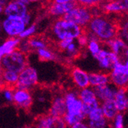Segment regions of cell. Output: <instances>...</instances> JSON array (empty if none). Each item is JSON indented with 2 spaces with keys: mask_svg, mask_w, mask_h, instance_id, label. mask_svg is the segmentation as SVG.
<instances>
[{
  "mask_svg": "<svg viewBox=\"0 0 128 128\" xmlns=\"http://www.w3.org/2000/svg\"><path fill=\"white\" fill-rule=\"evenodd\" d=\"M76 2L79 6L88 8L100 5L105 2V0H76Z\"/></svg>",
  "mask_w": 128,
  "mask_h": 128,
  "instance_id": "obj_30",
  "label": "cell"
},
{
  "mask_svg": "<svg viewBox=\"0 0 128 128\" xmlns=\"http://www.w3.org/2000/svg\"><path fill=\"white\" fill-rule=\"evenodd\" d=\"M110 84L117 88H126L128 84V61L118 62L110 72Z\"/></svg>",
  "mask_w": 128,
  "mask_h": 128,
  "instance_id": "obj_6",
  "label": "cell"
},
{
  "mask_svg": "<svg viewBox=\"0 0 128 128\" xmlns=\"http://www.w3.org/2000/svg\"><path fill=\"white\" fill-rule=\"evenodd\" d=\"M38 58L42 61H52L55 59V54L48 48L37 50Z\"/></svg>",
  "mask_w": 128,
  "mask_h": 128,
  "instance_id": "obj_28",
  "label": "cell"
},
{
  "mask_svg": "<svg viewBox=\"0 0 128 128\" xmlns=\"http://www.w3.org/2000/svg\"><path fill=\"white\" fill-rule=\"evenodd\" d=\"M50 32L52 37L58 42L64 39H77L84 33V28L64 18H58L52 23Z\"/></svg>",
  "mask_w": 128,
  "mask_h": 128,
  "instance_id": "obj_3",
  "label": "cell"
},
{
  "mask_svg": "<svg viewBox=\"0 0 128 128\" xmlns=\"http://www.w3.org/2000/svg\"><path fill=\"white\" fill-rule=\"evenodd\" d=\"M28 42L31 50H39L43 48H48V44L44 38L37 36H32L28 38Z\"/></svg>",
  "mask_w": 128,
  "mask_h": 128,
  "instance_id": "obj_26",
  "label": "cell"
},
{
  "mask_svg": "<svg viewBox=\"0 0 128 128\" xmlns=\"http://www.w3.org/2000/svg\"><path fill=\"white\" fill-rule=\"evenodd\" d=\"M74 40L73 39H64V40H62L60 42H58V48L63 51H64L66 49V48L68 46L71 44Z\"/></svg>",
  "mask_w": 128,
  "mask_h": 128,
  "instance_id": "obj_36",
  "label": "cell"
},
{
  "mask_svg": "<svg viewBox=\"0 0 128 128\" xmlns=\"http://www.w3.org/2000/svg\"><path fill=\"white\" fill-rule=\"evenodd\" d=\"M3 9H4V6L2 5H0V14L3 12Z\"/></svg>",
  "mask_w": 128,
  "mask_h": 128,
  "instance_id": "obj_40",
  "label": "cell"
},
{
  "mask_svg": "<svg viewBox=\"0 0 128 128\" xmlns=\"http://www.w3.org/2000/svg\"><path fill=\"white\" fill-rule=\"evenodd\" d=\"M66 114V106L63 94H57L52 99L48 114L55 118H63Z\"/></svg>",
  "mask_w": 128,
  "mask_h": 128,
  "instance_id": "obj_15",
  "label": "cell"
},
{
  "mask_svg": "<svg viewBox=\"0 0 128 128\" xmlns=\"http://www.w3.org/2000/svg\"><path fill=\"white\" fill-rule=\"evenodd\" d=\"M76 0H54V3H66L70 2H74Z\"/></svg>",
  "mask_w": 128,
  "mask_h": 128,
  "instance_id": "obj_39",
  "label": "cell"
},
{
  "mask_svg": "<svg viewBox=\"0 0 128 128\" xmlns=\"http://www.w3.org/2000/svg\"><path fill=\"white\" fill-rule=\"evenodd\" d=\"M27 66L28 58L26 54H24L18 49L2 57L0 64V68L2 70L13 72L17 74H19Z\"/></svg>",
  "mask_w": 128,
  "mask_h": 128,
  "instance_id": "obj_4",
  "label": "cell"
},
{
  "mask_svg": "<svg viewBox=\"0 0 128 128\" xmlns=\"http://www.w3.org/2000/svg\"><path fill=\"white\" fill-rule=\"evenodd\" d=\"M17 49L23 52L24 54H27V52H28L31 50L30 46L28 42V39H20Z\"/></svg>",
  "mask_w": 128,
  "mask_h": 128,
  "instance_id": "obj_34",
  "label": "cell"
},
{
  "mask_svg": "<svg viewBox=\"0 0 128 128\" xmlns=\"http://www.w3.org/2000/svg\"><path fill=\"white\" fill-rule=\"evenodd\" d=\"M93 89L94 90L98 101L100 103H102L108 100H114V98L117 94L118 88L111 84H108L107 85L94 88Z\"/></svg>",
  "mask_w": 128,
  "mask_h": 128,
  "instance_id": "obj_14",
  "label": "cell"
},
{
  "mask_svg": "<svg viewBox=\"0 0 128 128\" xmlns=\"http://www.w3.org/2000/svg\"><path fill=\"white\" fill-rule=\"evenodd\" d=\"M66 114L63 120L68 127H71L74 124L84 121L86 117L82 113V102L78 98L77 91H68L64 94Z\"/></svg>",
  "mask_w": 128,
  "mask_h": 128,
  "instance_id": "obj_2",
  "label": "cell"
},
{
  "mask_svg": "<svg viewBox=\"0 0 128 128\" xmlns=\"http://www.w3.org/2000/svg\"><path fill=\"white\" fill-rule=\"evenodd\" d=\"M104 115L101 110L100 107H98L94 109H93L87 116V119L88 120H96V119H99L100 118H103Z\"/></svg>",
  "mask_w": 128,
  "mask_h": 128,
  "instance_id": "obj_32",
  "label": "cell"
},
{
  "mask_svg": "<svg viewBox=\"0 0 128 128\" xmlns=\"http://www.w3.org/2000/svg\"><path fill=\"white\" fill-rule=\"evenodd\" d=\"M94 58L98 61L100 68L108 72H110L114 64L120 62L119 57L108 49H101Z\"/></svg>",
  "mask_w": 128,
  "mask_h": 128,
  "instance_id": "obj_9",
  "label": "cell"
},
{
  "mask_svg": "<svg viewBox=\"0 0 128 128\" xmlns=\"http://www.w3.org/2000/svg\"><path fill=\"white\" fill-rule=\"evenodd\" d=\"M2 32H3V30H2V22H0V33H1Z\"/></svg>",
  "mask_w": 128,
  "mask_h": 128,
  "instance_id": "obj_41",
  "label": "cell"
},
{
  "mask_svg": "<svg viewBox=\"0 0 128 128\" xmlns=\"http://www.w3.org/2000/svg\"><path fill=\"white\" fill-rule=\"evenodd\" d=\"M3 12L6 17L22 18L28 12V7L19 0H11L5 6Z\"/></svg>",
  "mask_w": 128,
  "mask_h": 128,
  "instance_id": "obj_10",
  "label": "cell"
},
{
  "mask_svg": "<svg viewBox=\"0 0 128 128\" xmlns=\"http://www.w3.org/2000/svg\"><path fill=\"white\" fill-rule=\"evenodd\" d=\"M110 84V76L108 73H91L89 74V84L92 88Z\"/></svg>",
  "mask_w": 128,
  "mask_h": 128,
  "instance_id": "obj_21",
  "label": "cell"
},
{
  "mask_svg": "<svg viewBox=\"0 0 128 128\" xmlns=\"http://www.w3.org/2000/svg\"><path fill=\"white\" fill-rule=\"evenodd\" d=\"M2 30L9 38H18L26 26L20 18L6 17L2 22Z\"/></svg>",
  "mask_w": 128,
  "mask_h": 128,
  "instance_id": "obj_8",
  "label": "cell"
},
{
  "mask_svg": "<svg viewBox=\"0 0 128 128\" xmlns=\"http://www.w3.org/2000/svg\"><path fill=\"white\" fill-rule=\"evenodd\" d=\"M71 77L74 84L79 89H84L90 87L89 74L83 69L78 67H74L71 70Z\"/></svg>",
  "mask_w": 128,
  "mask_h": 128,
  "instance_id": "obj_13",
  "label": "cell"
},
{
  "mask_svg": "<svg viewBox=\"0 0 128 128\" xmlns=\"http://www.w3.org/2000/svg\"><path fill=\"white\" fill-rule=\"evenodd\" d=\"M36 30L37 28L36 25H31L28 27H26L18 38L19 39H28V38H31L34 36V33L36 32Z\"/></svg>",
  "mask_w": 128,
  "mask_h": 128,
  "instance_id": "obj_29",
  "label": "cell"
},
{
  "mask_svg": "<svg viewBox=\"0 0 128 128\" xmlns=\"http://www.w3.org/2000/svg\"><path fill=\"white\" fill-rule=\"evenodd\" d=\"M106 43L108 48H110V51H111L115 54H117L119 57L120 62L122 61V58L124 56L127 58V46L124 39H122L121 38L116 37L107 42Z\"/></svg>",
  "mask_w": 128,
  "mask_h": 128,
  "instance_id": "obj_16",
  "label": "cell"
},
{
  "mask_svg": "<svg viewBox=\"0 0 128 128\" xmlns=\"http://www.w3.org/2000/svg\"><path fill=\"white\" fill-rule=\"evenodd\" d=\"M34 128H68L63 118H55L49 115L40 116L36 120Z\"/></svg>",
  "mask_w": 128,
  "mask_h": 128,
  "instance_id": "obj_12",
  "label": "cell"
},
{
  "mask_svg": "<svg viewBox=\"0 0 128 128\" xmlns=\"http://www.w3.org/2000/svg\"><path fill=\"white\" fill-rule=\"evenodd\" d=\"M100 107L101 108L104 118L108 122L112 121L118 114V109L115 106L114 100H108L102 102L100 104Z\"/></svg>",
  "mask_w": 128,
  "mask_h": 128,
  "instance_id": "obj_22",
  "label": "cell"
},
{
  "mask_svg": "<svg viewBox=\"0 0 128 128\" xmlns=\"http://www.w3.org/2000/svg\"><path fill=\"white\" fill-rule=\"evenodd\" d=\"M112 121H113V128H124V114L118 113Z\"/></svg>",
  "mask_w": 128,
  "mask_h": 128,
  "instance_id": "obj_33",
  "label": "cell"
},
{
  "mask_svg": "<svg viewBox=\"0 0 128 128\" xmlns=\"http://www.w3.org/2000/svg\"><path fill=\"white\" fill-rule=\"evenodd\" d=\"M84 28H88V32H84L85 33L94 36L102 42H107L118 37L119 32L117 23L112 18L100 15L93 16Z\"/></svg>",
  "mask_w": 128,
  "mask_h": 128,
  "instance_id": "obj_1",
  "label": "cell"
},
{
  "mask_svg": "<svg viewBox=\"0 0 128 128\" xmlns=\"http://www.w3.org/2000/svg\"><path fill=\"white\" fill-rule=\"evenodd\" d=\"M3 98L6 102L12 103L13 102V89L11 88H6L2 90Z\"/></svg>",
  "mask_w": 128,
  "mask_h": 128,
  "instance_id": "obj_35",
  "label": "cell"
},
{
  "mask_svg": "<svg viewBox=\"0 0 128 128\" xmlns=\"http://www.w3.org/2000/svg\"><path fill=\"white\" fill-rule=\"evenodd\" d=\"M128 7V0H110L103 3V9L108 13H120L121 12H126Z\"/></svg>",
  "mask_w": 128,
  "mask_h": 128,
  "instance_id": "obj_19",
  "label": "cell"
},
{
  "mask_svg": "<svg viewBox=\"0 0 128 128\" xmlns=\"http://www.w3.org/2000/svg\"><path fill=\"white\" fill-rule=\"evenodd\" d=\"M20 2H22L23 4H25L26 6H28L29 3H34V2H37L38 1H40V0H19Z\"/></svg>",
  "mask_w": 128,
  "mask_h": 128,
  "instance_id": "obj_38",
  "label": "cell"
},
{
  "mask_svg": "<svg viewBox=\"0 0 128 128\" xmlns=\"http://www.w3.org/2000/svg\"><path fill=\"white\" fill-rule=\"evenodd\" d=\"M78 98L82 102L83 104L86 105H94V106H100V103L98 101L94 90L92 88L88 87L84 89L79 90L78 92Z\"/></svg>",
  "mask_w": 128,
  "mask_h": 128,
  "instance_id": "obj_18",
  "label": "cell"
},
{
  "mask_svg": "<svg viewBox=\"0 0 128 128\" xmlns=\"http://www.w3.org/2000/svg\"><path fill=\"white\" fill-rule=\"evenodd\" d=\"M13 103L21 109H30L33 103V98L30 90L15 88L13 90Z\"/></svg>",
  "mask_w": 128,
  "mask_h": 128,
  "instance_id": "obj_11",
  "label": "cell"
},
{
  "mask_svg": "<svg viewBox=\"0 0 128 128\" xmlns=\"http://www.w3.org/2000/svg\"><path fill=\"white\" fill-rule=\"evenodd\" d=\"M69 128H88V126L87 125V123H85L84 121H81V122H78V123L74 124L73 126H72Z\"/></svg>",
  "mask_w": 128,
  "mask_h": 128,
  "instance_id": "obj_37",
  "label": "cell"
},
{
  "mask_svg": "<svg viewBox=\"0 0 128 128\" xmlns=\"http://www.w3.org/2000/svg\"><path fill=\"white\" fill-rule=\"evenodd\" d=\"M78 50L79 49H78V43L74 42V40L66 48L64 52H66V54H68V57H75L78 54Z\"/></svg>",
  "mask_w": 128,
  "mask_h": 128,
  "instance_id": "obj_31",
  "label": "cell"
},
{
  "mask_svg": "<svg viewBox=\"0 0 128 128\" xmlns=\"http://www.w3.org/2000/svg\"><path fill=\"white\" fill-rule=\"evenodd\" d=\"M1 58H2V57H0V64H1Z\"/></svg>",
  "mask_w": 128,
  "mask_h": 128,
  "instance_id": "obj_42",
  "label": "cell"
},
{
  "mask_svg": "<svg viewBox=\"0 0 128 128\" xmlns=\"http://www.w3.org/2000/svg\"><path fill=\"white\" fill-rule=\"evenodd\" d=\"M118 1H122V0H118Z\"/></svg>",
  "mask_w": 128,
  "mask_h": 128,
  "instance_id": "obj_43",
  "label": "cell"
},
{
  "mask_svg": "<svg viewBox=\"0 0 128 128\" xmlns=\"http://www.w3.org/2000/svg\"><path fill=\"white\" fill-rule=\"evenodd\" d=\"M78 4L76 1L70 2L66 3H53L50 6L48 12L55 17H62L64 16L69 11H71Z\"/></svg>",
  "mask_w": 128,
  "mask_h": 128,
  "instance_id": "obj_17",
  "label": "cell"
},
{
  "mask_svg": "<svg viewBox=\"0 0 128 128\" xmlns=\"http://www.w3.org/2000/svg\"><path fill=\"white\" fill-rule=\"evenodd\" d=\"M87 125L88 128H107L108 121L103 117L96 120H88Z\"/></svg>",
  "mask_w": 128,
  "mask_h": 128,
  "instance_id": "obj_27",
  "label": "cell"
},
{
  "mask_svg": "<svg viewBox=\"0 0 128 128\" xmlns=\"http://www.w3.org/2000/svg\"><path fill=\"white\" fill-rule=\"evenodd\" d=\"M38 82V75L36 69L27 66L18 74L16 88L30 90L36 87Z\"/></svg>",
  "mask_w": 128,
  "mask_h": 128,
  "instance_id": "obj_7",
  "label": "cell"
},
{
  "mask_svg": "<svg viewBox=\"0 0 128 128\" xmlns=\"http://www.w3.org/2000/svg\"><path fill=\"white\" fill-rule=\"evenodd\" d=\"M85 34H87V36L88 38V44H87L88 49L89 52L92 54V56L94 57L102 49L101 47H100V43L94 36H90V34H88L87 33H85Z\"/></svg>",
  "mask_w": 128,
  "mask_h": 128,
  "instance_id": "obj_25",
  "label": "cell"
},
{
  "mask_svg": "<svg viewBox=\"0 0 128 128\" xmlns=\"http://www.w3.org/2000/svg\"><path fill=\"white\" fill-rule=\"evenodd\" d=\"M114 102L115 106L118 109V113L124 114L128 108V98L126 94V88H119L118 89L117 94H116Z\"/></svg>",
  "mask_w": 128,
  "mask_h": 128,
  "instance_id": "obj_20",
  "label": "cell"
},
{
  "mask_svg": "<svg viewBox=\"0 0 128 128\" xmlns=\"http://www.w3.org/2000/svg\"><path fill=\"white\" fill-rule=\"evenodd\" d=\"M92 18L93 12L89 8L78 5L66 13L62 18L74 23L80 28H84L87 27Z\"/></svg>",
  "mask_w": 128,
  "mask_h": 128,
  "instance_id": "obj_5",
  "label": "cell"
},
{
  "mask_svg": "<svg viewBox=\"0 0 128 128\" xmlns=\"http://www.w3.org/2000/svg\"><path fill=\"white\" fill-rule=\"evenodd\" d=\"M20 39L18 38H9L0 44V57H3L17 49Z\"/></svg>",
  "mask_w": 128,
  "mask_h": 128,
  "instance_id": "obj_23",
  "label": "cell"
},
{
  "mask_svg": "<svg viewBox=\"0 0 128 128\" xmlns=\"http://www.w3.org/2000/svg\"><path fill=\"white\" fill-rule=\"evenodd\" d=\"M18 74L16 72L2 70L0 73V82L6 86H8V88L16 87L18 80Z\"/></svg>",
  "mask_w": 128,
  "mask_h": 128,
  "instance_id": "obj_24",
  "label": "cell"
}]
</instances>
